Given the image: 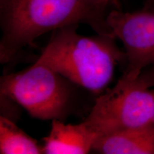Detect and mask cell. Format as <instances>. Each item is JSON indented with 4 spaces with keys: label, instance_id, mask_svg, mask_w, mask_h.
<instances>
[{
    "label": "cell",
    "instance_id": "cell-8",
    "mask_svg": "<svg viewBox=\"0 0 154 154\" xmlns=\"http://www.w3.org/2000/svg\"><path fill=\"white\" fill-rule=\"evenodd\" d=\"M0 153L2 154L44 153L43 146L20 129L7 117L0 118Z\"/></svg>",
    "mask_w": 154,
    "mask_h": 154
},
{
    "label": "cell",
    "instance_id": "cell-5",
    "mask_svg": "<svg viewBox=\"0 0 154 154\" xmlns=\"http://www.w3.org/2000/svg\"><path fill=\"white\" fill-rule=\"evenodd\" d=\"M106 24L124 47L127 65L123 76L135 79L154 64V10L124 12L113 9L108 13Z\"/></svg>",
    "mask_w": 154,
    "mask_h": 154
},
{
    "label": "cell",
    "instance_id": "cell-11",
    "mask_svg": "<svg viewBox=\"0 0 154 154\" xmlns=\"http://www.w3.org/2000/svg\"><path fill=\"white\" fill-rule=\"evenodd\" d=\"M143 9L154 10V0H144Z\"/></svg>",
    "mask_w": 154,
    "mask_h": 154
},
{
    "label": "cell",
    "instance_id": "cell-3",
    "mask_svg": "<svg viewBox=\"0 0 154 154\" xmlns=\"http://www.w3.org/2000/svg\"><path fill=\"white\" fill-rule=\"evenodd\" d=\"M68 80L36 61L28 69L1 79V95L7 96L34 118L62 120L69 111L72 91Z\"/></svg>",
    "mask_w": 154,
    "mask_h": 154
},
{
    "label": "cell",
    "instance_id": "cell-9",
    "mask_svg": "<svg viewBox=\"0 0 154 154\" xmlns=\"http://www.w3.org/2000/svg\"><path fill=\"white\" fill-rule=\"evenodd\" d=\"M119 0H82L84 24L99 34L114 36L106 24L107 9ZM115 37V36H114Z\"/></svg>",
    "mask_w": 154,
    "mask_h": 154
},
{
    "label": "cell",
    "instance_id": "cell-7",
    "mask_svg": "<svg viewBox=\"0 0 154 154\" xmlns=\"http://www.w3.org/2000/svg\"><path fill=\"white\" fill-rule=\"evenodd\" d=\"M92 150L104 154H154V124L101 136Z\"/></svg>",
    "mask_w": 154,
    "mask_h": 154
},
{
    "label": "cell",
    "instance_id": "cell-10",
    "mask_svg": "<svg viewBox=\"0 0 154 154\" xmlns=\"http://www.w3.org/2000/svg\"><path fill=\"white\" fill-rule=\"evenodd\" d=\"M137 79L146 87H154V64L143 69L137 77Z\"/></svg>",
    "mask_w": 154,
    "mask_h": 154
},
{
    "label": "cell",
    "instance_id": "cell-1",
    "mask_svg": "<svg viewBox=\"0 0 154 154\" xmlns=\"http://www.w3.org/2000/svg\"><path fill=\"white\" fill-rule=\"evenodd\" d=\"M78 25L54 31L38 62L47 65L69 82L99 94L109 85L119 61L126 54L115 43L114 36L81 35Z\"/></svg>",
    "mask_w": 154,
    "mask_h": 154
},
{
    "label": "cell",
    "instance_id": "cell-12",
    "mask_svg": "<svg viewBox=\"0 0 154 154\" xmlns=\"http://www.w3.org/2000/svg\"><path fill=\"white\" fill-rule=\"evenodd\" d=\"M153 123L154 124V118H153Z\"/></svg>",
    "mask_w": 154,
    "mask_h": 154
},
{
    "label": "cell",
    "instance_id": "cell-2",
    "mask_svg": "<svg viewBox=\"0 0 154 154\" xmlns=\"http://www.w3.org/2000/svg\"><path fill=\"white\" fill-rule=\"evenodd\" d=\"M0 19L2 63L47 32L84 24L82 0H0Z\"/></svg>",
    "mask_w": 154,
    "mask_h": 154
},
{
    "label": "cell",
    "instance_id": "cell-4",
    "mask_svg": "<svg viewBox=\"0 0 154 154\" xmlns=\"http://www.w3.org/2000/svg\"><path fill=\"white\" fill-rule=\"evenodd\" d=\"M154 91L121 76L117 84L97 98L84 123L97 138L153 122Z\"/></svg>",
    "mask_w": 154,
    "mask_h": 154
},
{
    "label": "cell",
    "instance_id": "cell-6",
    "mask_svg": "<svg viewBox=\"0 0 154 154\" xmlns=\"http://www.w3.org/2000/svg\"><path fill=\"white\" fill-rule=\"evenodd\" d=\"M97 137L83 121L66 124L53 120L49 134L44 138V153L85 154L93 149Z\"/></svg>",
    "mask_w": 154,
    "mask_h": 154
}]
</instances>
